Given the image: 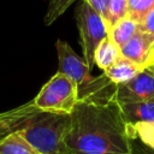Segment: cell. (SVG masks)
<instances>
[{
    "label": "cell",
    "instance_id": "obj_1",
    "mask_svg": "<svg viewBox=\"0 0 154 154\" xmlns=\"http://www.w3.org/2000/svg\"><path fill=\"white\" fill-rule=\"evenodd\" d=\"M112 85L101 75L79 88L65 140L70 154H132L134 142L114 96L116 87L107 91Z\"/></svg>",
    "mask_w": 154,
    "mask_h": 154
},
{
    "label": "cell",
    "instance_id": "obj_2",
    "mask_svg": "<svg viewBox=\"0 0 154 154\" xmlns=\"http://www.w3.org/2000/svg\"><path fill=\"white\" fill-rule=\"evenodd\" d=\"M70 129V114L36 108L19 132L40 154H70L65 144Z\"/></svg>",
    "mask_w": 154,
    "mask_h": 154
},
{
    "label": "cell",
    "instance_id": "obj_3",
    "mask_svg": "<svg viewBox=\"0 0 154 154\" xmlns=\"http://www.w3.org/2000/svg\"><path fill=\"white\" fill-rule=\"evenodd\" d=\"M78 100V85L69 77L57 72L41 88L34 97L32 103L37 109L43 112L71 114Z\"/></svg>",
    "mask_w": 154,
    "mask_h": 154
},
{
    "label": "cell",
    "instance_id": "obj_4",
    "mask_svg": "<svg viewBox=\"0 0 154 154\" xmlns=\"http://www.w3.org/2000/svg\"><path fill=\"white\" fill-rule=\"evenodd\" d=\"M76 22L79 31L83 59L91 70L94 66V54L99 45L108 37V28L103 17L96 12L85 0L76 10Z\"/></svg>",
    "mask_w": 154,
    "mask_h": 154
},
{
    "label": "cell",
    "instance_id": "obj_5",
    "mask_svg": "<svg viewBox=\"0 0 154 154\" xmlns=\"http://www.w3.org/2000/svg\"><path fill=\"white\" fill-rule=\"evenodd\" d=\"M57 54H58V72L72 79L78 88L89 84L93 81L90 69L85 64L84 59L77 55V53L71 48V46L61 40L55 42Z\"/></svg>",
    "mask_w": 154,
    "mask_h": 154
},
{
    "label": "cell",
    "instance_id": "obj_6",
    "mask_svg": "<svg viewBox=\"0 0 154 154\" xmlns=\"http://www.w3.org/2000/svg\"><path fill=\"white\" fill-rule=\"evenodd\" d=\"M114 96L119 103L141 102L154 99V71L144 69L130 82L116 85Z\"/></svg>",
    "mask_w": 154,
    "mask_h": 154
},
{
    "label": "cell",
    "instance_id": "obj_7",
    "mask_svg": "<svg viewBox=\"0 0 154 154\" xmlns=\"http://www.w3.org/2000/svg\"><path fill=\"white\" fill-rule=\"evenodd\" d=\"M153 42H154L153 36L138 30L135 34V36H132L120 48V54L123 58H126L147 69V63Z\"/></svg>",
    "mask_w": 154,
    "mask_h": 154
},
{
    "label": "cell",
    "instance_id": "obj_8",
    "mask_svg": "<svg viewBox=\"0 0 154 154\" xmlns=\"http://www.w3.org/2000/svg\"><path fill=\"white\" fill-rule=\"evenodd\" d=\"M144 69L146 67L122 57L112 66L106 69L102 76L113 85H122V84L130 82L138 73H141Z\"/></svg>",
    "mask_w": 154,
    "mask_h": 154
},
{
    "label": "cell",
    "instance_id": "obj_9",
    "mask_svg": "<svg viewBox=\"0 0 154 154\" xmlns=\"http://www.w3.org/2000/svg\"><path fill=\"white\" fill-rule=\"evenodd\" d=\"M123 117L128 124L154 122V99L141 102L119 103Z\"/></svg>",
    "mask_w": 154,
    "mask_h": 154
},
{
    "label": "cell",
    "instance_id": "obj_10",
    "mask_svg": "<svg viewBox=\"0 0 154 154\" xmlns=\"http://www.w3.org/2000/svg\"><path fill=\"white\" fill-rule=\"evenodd\" d=\"M140 30V23L134 18L126 16L122 20H119L116 25H113L108 31V37L122 48L135 34Z\"/></svg>",
    "mask_w": 154,
    "mask_h": 154
},
{
    "label": "cell",
    "instance_id": "obj_11",
    "mask_svg": "<svg viewBox=\"0 0 154 154\" xmlns=\"http://www.w3.org/2000/svg\"><path fill=\"white\" fill-rule=\"evenodd\" d=\"M0 154H40L19 131H14L0 140Z\"/></svg>",
    "mask_w": 154,
    "mask_h": 154
},
{
    "label": "cell",
    "instance_id": "obj_12",
    "mask_svg": "<svg viewBox=\"0 0 154 154\" xmlns=\"http://www.w3.org/2000/svg\"><path fill=\"white\" fill-rule=\"evenodd\" d=\"M122 58L120 48L109 38L106 37L96 48L94 54V64L97 65L102 71L112 66L116 61Z\"/></svg>",
    "mask_w": 154,
    "mask_h": 154
},
{
    "label": "cell",
    "instance_id": "obj_13",
    "mask_svg": "<svg viewBox=\"0 0 154 154\" xmlns=\"http://www.w3.org/2000/svg\"><path fill=\"white\" fill-rule=\"evenodd\" d=\"M128 132L132 141L138 138L144 146L154 152V122L128 124Z\"/></svg>",
    "mask_w": 154,
    "mask_h": 154
},
{
    "label": "cell",
    "instance_id": "obj_14",
    "mask_svg": "<svg viewBox=\"0 0 154 154\" xmlns=\"http://www.w3.org/2000/svg\"><path fill=\"white\" fill-rule=\"evenodd\" d=\"M126 16H128V0H111L105 18L108 31L113 25H116L119 20H122Z\"/></svg>",
    "mask_w": 154,
    "mask_h": 154
},
{
    "label": "cell",
    "instance_id": "obj_15",
    "mask_svg": "<svg viewBox=\"0 0 154 154\" xmlns=\"http://www.w3.org/2000/svg\"><path fill=\"white\" fill-rule=\"evenodd\" d=\"M76 0H49L47 11L43 18L46 25L53 24L59 17L64 14V12L75 2Z\"/></svg>",
    "mask_w": 154,
    "mask_h": 154
},
{
    "label": "cell",
    "instance_id": "obj_16",
    "mask_svg": "<svg viewBox=\"0 0 154 154\" xmlns=\"http://www.w3.org/2000/svg\"><path fill=\"white\" fill-rule=\"evenodd\" d=\"M153 7V0H128V16L140 23Z\"/></svg>",
    "mask_w": 154,
    "mask_h": 154
},
{
    "label": "cell",
    "instance_id": "obj_17",
    "mask_svg": "<svg viewBox=\"0 0 154 154\" xmlns=\"http://www.w3.org/2000/svg\"><path fill=\"white\" fill-rule=\"evenodd\" d=\"M140 30L154 37V7L140 22Z\"/></svg>",
    "mask_w": 154,
    "mask_h": 154
},
{
    "label": "cell",
    "instance_id": "obj_18",
    "mask_svg": "<svg viewBox=\"0 0 154 154\" xmlns=\"http://www.w3.org/2000/svg\"><path fill=\"white\" fill-rule=\"evenodd\" d=\"M96 12H99L103 19L106 18V14H107V8H108V4L111 0H85Z\"/></svg>",
    "mask_w": 154,
    "mask_h": 154
},
{
    "label": "cell",
    "instance_id": "obj_19",
    "mask_svg": "<svg viewBox=\"0 0 154 154\" xmlns=\"http://www.w3.org/2000/svg\"><path fill=\"white\" fill-rule=\"evenodd\" d=\"M132 154H154L153 150H147V149H142L138 146H134L132 148Z\"/></svg>",
    "mask_w": 154,
    "mask_h": 154
},
{
    "label": "cell",
    "instance_id": "obj_20",
    "mask_svg": "<svg viewBox=\"0 0 154 154\" xmlns=\"http://www.w3.org/2000/svg\"><path fill=\"white\" fill-rule=\"evenodd\" d=\"M154 65V42L150 48V53H149V58H148V63H147V67H150Z\"/></svg>",
    "mask_w": 154,
    "mask_h": 154
},
{
    "label": "cell",
    "instance_id": "obj_21",
    "mask_svg": "<svg viewBox=\"0 0 154 154\" xmlns=\"http://www.w3.org/2000/svg\"><path fill=\"white\" fill-rule=\"evenodd\" d=\"M150 69H152V70L154 71V65H153V66H150Z\"/></svg>",
    "mask_w": 154,
    "mask_h": 154
},
{
    "label": "cell",
    "instance_id": "obj_22",
    "mask_svg": "<svg viewBox=\"0 0 154 154\" xmlns=\"http://www.w3.org/2000/svg\"><path fill=\"white\" fill-rule=\"evenodd\" d=\"M153 1H154V0H153Z\"/></svg>",
    "mask_w": 154,
    "mask_h": 154
}]
</instances>
